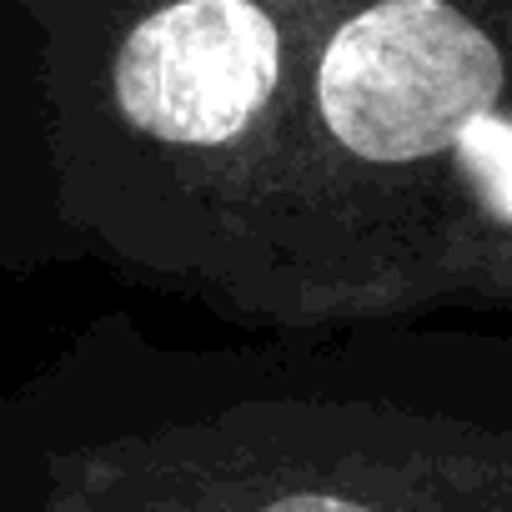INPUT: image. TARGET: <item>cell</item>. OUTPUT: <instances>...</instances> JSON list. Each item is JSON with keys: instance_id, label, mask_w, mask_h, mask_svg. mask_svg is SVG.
Listing matches in <instances>:
<instances>
[{"instance_id": "6da1fadb", "label": "cell", "mask_w": 512, "mask_h": 512, "mask_svg": "<svg viewBox=\"0 0 512 512\" xmlns=\"http://www.w3.org/2000/svg\"><path fill=\"white\" fill-rule=\"evenodd\" d=\"M502 86L492 41L442 0H382L337 31L317 96L337 141L367 161L452 146Z\"/></svg>"}, {"instance_id": "7a4b0ae2", "label": "cell", "mask_w": 512, "mask_h": 512, "mask_svg": "<svg viewBox=\"0 0 512 512\" xmlns=\"http://www.w3.org/2000/svg\"><path fill=\"white\" fill-rule=\"evenodd\" d=\"M277 86V26L251 0H181L141 21L116 56L131 126L176 146L231 141Z\"/></svg>"}, {"instance_id": "3957f363", "label": "cell", "mask_w": 512, "mask_h": 512, "mask_svg": "<svg viewBox=\"0 0 512 512\" xmlns=\"http://www.w3.org/2000/svg\"><path fill=\"white\" fill-rule=\"evenodd\" d=\"M452 146H457L467 176L477 181L482 201L502 221H512V121H497L482 111L477 121H467V131Z\"/></svg>"}, {"instance_id": "277c9868", "label": "cell", "mask_w": 512, "mask_h": 512, "mask_svg": "<svg viewBox=\"0 0 512 512\" xmlns=\"http://www.w3.org/2000/svg\"><path fill=\"white\" fill-rule=\"evenodd\" d=\"M267 512H367V507L342 502V497H287V502H277Z\"/></svg>"}]
</instances>
